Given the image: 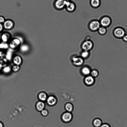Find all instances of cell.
Masks as SVG:
<instances>
[{
	"mask_svg": "<svg viewBox=\"0 0 127 127\" xmlns=\"http://www.w3.org/2000/svg\"><path fill=\"white\" fill-rule=\"evenodd\" d=\"M114 34L116 37L118 38L123 37L125 34L124 30L121 28H117L114 31Z\"/></svg>",
	"mask_w": 127,
	"mask_h": 127,
	"instance_id": "obj_1",
	"label": "cell"
},
{
	"mask_svg": "<svg viewBox=\"0 0 127 127\" xmlns=\"http://www.w3.org/2000/svg\"><path fill=\"white\" fill-rule=\"evenodd\" d=\"M100 23L99 21L97 20H94L90 22L89 26L91 30L95 31L99 29L100 27Z\"/></svg>",
	"mask_w": 127,
	"mask_h": 127,
	"instance_id": "obj_2",
	"label": "cell"
},
{
	"mask_svg": "<svg viewBox=\"0 0 127 127\" xmlns=\"http://www.w3.org/2000/svg\"><path fill=\"white\" fill-rule=\"evenodd\" d=\"M93 45L92 42L90 40H87L83 43L82 48L84 51H88L92 48Z\"/></svg>",
	"mask_w": 127,
	"mask_h": 127,
	"instance_id": "obj_3",
	"label": "cell"
},
{
	"mask_svg": "<svg viewBox=\"0 0 127 127\" xmlns=\"http://www.w3.org/2000/svg\"><path fill=\"white\" fill-rule=\"evenodd\" d=\"M67 0H57L55 5L57 9H61L66 7Z\"/></svg>",
	"mask_w": 127,
	"mask_h": 127,
	"instance_id": "obj_4",
	"label": "cell"
},
{
	"mask_svg": "<svg viewBox=\"0 0 127 127\" xmlns=\"http://www.w3.org/2000/svg\"><path fill=\"white\" fill-rule=\"evenodd\" d=\"M111 22L110 18L108 17H103L101 20L100 24L103 27H106L109 26Z\"/></svg>",
	"mask_w": 127,
	"mask_h": 127,
	"instance_id": "obj_5",
	"label": "cell"
},
{
	"mask_svg": "<svg viewBox=\"0 0 127 127\" xmlns=\"http://www.w3.org/2000/svg\"><path fill=\"white\" fill-rule=\"evenodd\" d=\"M72 61L74 64L78 66L82 65L84 62L83 58L80 57H74L72 58Z\"/></svg>",
	"mask_w": 127,
	"mask_h": 127,
	"instance_id": "obj_6",
	"label": "cell"
},
{
	"mask_svg": "<svg viewBox=\"0 0 127 127\" xmlns=\"http://www.w3.org/2000/svg\"><path fill=\"white\" fill-rule=\"evenodd\" d=\"M66 7L67 10L69 12L73 11L75 8V4L67 0Z\"/></svg>",
	"mask_w": 127,
	"mask_h": 127,
	"instance_id": "obj_7",
	"label": "cell"
},
{
	"mask_svg": "<svg viewBox=\"0 0 127 127\" xmlns=\"http://www.w3.org/2000/svg\"><path fill=\"white\" fill-rule=\"evenodd\" d=\"M20 40L18 39H15L12 41L10 44V47L12 48H14L17 47L20 44Z\"/></svg>",
	"mask_w": 127,
	"mask_h": 127,
	"instance_id": "obj_8",
	"label": "cell"
},
{
	"mask_svg": "<svg viewBox=\"0 0 127 127\" xmlns=\"http://www.w3.org/2000/svg\"><path fill=\"white\" fill-rule=\"evenodd\" d=\"M4 28L6 29H10L12 28L13 24L12 21L8 20L4 22Z\"/></svg>",
	"mask_w": 127,
	"mask_h": 127,
	"instance_id": "obj_9",
	"label": "cell"
},
{
	"mask_svg": "<svg viewBox=\"0 0 127 127\" xmlns=\"http://www.w3.org/2000/svg\"><path fill=\"white\" fill-rule=\"evenodd\" d=\"M72 116L70 113H66L63 115V119L64 121L66 122L70 121L71 119Z\"/></svg>",
	"mask_w": 127,
	"mask_h": 127,
	"instance_id": "obj_10",
	"label": "cell"
},
{
	"mask_svg": "<svg viewBox=\"0 0 127 127\" xmlns=\"http://www.w3.org/2000/svg\"><path fill=\"white\" fill-rule=\"evenodd\" d=\"M94 79L92 76H87L85 79L86 83L88 85L92 84L94 82Z\"/></svg>",
	"mask_w": 127,
	"mask_h": 127,
	"instance_id": "obj_11",
	"label": "cell"
},
{
	"mask_svg": "<svg viewBox=\"0 0 127 127\" xmlns=\"http://www.w3.org/2000/svg\"><path fill=\"white\" fill-rule=\"evenodd\" d=\"M13 62L17 65H19L21 64V57L19 56H16L13 59Z\"/></svg>",
	"mask_w": 127,
	"mask_h": 127,
	"instance_id": "obj_12",
	"label": "cell"
},
{
	"mask_svg": "<svg viewBox=\"0 0 127 127\" xmlns=\"http://www.w3.org/2000/svg\"><path fill=\"white\" fill-rule=\"evenodd\" d=\"M47 101L49 105H52L56 103V99L54 97L51 96L48 98Z\"/></svg>",
	"mask_w": 127,
	"mask_h": 127,
	"instance_id": "obj_13",
	"label": "cell"
},
{
	"mask_svg": "<svg viewBox=\"0 0 127 127\" xmlns=\"http://www.w3.org/2000/svg\"><path fill=\"white\" fill-rule=\"evenodd\" d=\"M91 4L93 7L96 8L98 7L100 4V0H91Z\"/></svg>",
	"mask_w": 127,
	"mask_h": 127,
	"instance_id": "obj_14",
	"label": "cell"
},
{
	"mask_svg": "<svg viewBox=\"0 0 127 127\" xmlns=\"http://www.w3.org/2000/svg\"><path fill=\"white\" fill-rule=\"evenodd\" d=\"M81 71L83 74L85 75H88L91 72L90 69L89 68L87 67H83Z\"/></svg>",
	"mask_w": 127,
	"mask_h": 127,
	"instance_id": "obj_15",
	"label": "cell"
},
{
	"mask_svg": "<svg viewBox=\"0 0 127 127\" xmlns=\"http://www.w3.org/2000/svg\"><path fill=\"white\" fill-rule=\"evenodd\" d=\"M10 37V35L8 33L3 34L2 36V39L4 42H7Z\"/></svg>",
	"mask_w": 127,
	"mask_h": 127,
	"instance_id": "obj_16",
	"label": "cell"
},
{
	"mask_svg": "<svg viewBox=\"0 0 127 127\" xmlns=\"http://www.w3.org/2000/svg\"><path fill=\"white\" fill-rule=\"evenodd\" d=\"M102 124L101 120L99 119L95 120L94 122V124L96 127H100L102 125Z\"/></svg>",
	"mask_w": 127,
	"mask_h": 127,
	"instance_id": "obj_17",
	"label": "cell"
},
{
	"mask_svg": "<svg viewBox=\"0 0 127 127\" xmlns=\"http://www.w3.org/2000/svg\"><path fill=\"white\" fill-rule=\"evenodd\" d=\"M12 51L11 49H9L6 55L7 59L8 60H10L12 57Z\"/></svg>",
	"mask_w": 127,
	"mask_h": 127,
	"instance_id": "obj_18",
	"label": "cell"
},
{
	"mask_svg": "<svg viewBox=\"0 0 127 127\" xmlns=\"http://www.w3.org/2000/svg\"><path fill=\"white\" fill-rule=\"evenodd\" d=\"M98 30L99 33L101 35L105 34L106 33L107 30L105 27L103 26L100 27Z\"/></svg>",
	"mask_w": 127,
	"mask_h": 127,
	"instance_id": "obj_19",
	"label": "cell"
},
{
	"mask_svg": "<svg viewBox=\"0 0 127 127\" xmlns=\"http://www.w3.org/2000/svg\"><path fill=\"white\" fill-rule=\"evenodd\" d=\"M7 60L6 59L1 57L0 58V64L1 65L2 67L5 66L7 64Z\"/></svg>",
	"mask_w": 127,
	"mask_h": 127,
	"instance_id": "obj_20",
	"label": "cell"
},
{
	"mask_svg": "<svg viewBox=\"0 0 127 127\" xmlns=\"http://www.w3.org/2000/svg\"><path fill=\"white\" fill-rule=\"evenodd\" d=\"M44 106V103L42 102H38L37 105V109L40 111H42L43 109Z\"/></svg>",
	"mask_w": 127,
	"mask_h": 127,
	"instance_id": "obj_21",
	"label": "cell"
},
{
	"mask_svg": "<svg viewBox=\"0 0 127 127\" xmlns=\"http://www.w3.org/2000/svg\"><path fill=\"white\" fill-rule=\"evenodd\" d=\"M20 49L22 52H25L28 50L29 47L26 45H23L21 47Z\"/></svg>",
	"mask_w": 127,
	"mask_h": 127,
	"instance_id": "obj_22",
	"label": "cell"
},
{
	"mask_svg": "<svg viewBox=\"0 0 127 127\" xmlns=\"http://www.w3.org/2000/svg\"><path fill=\"white\" fill-rule=\"evenodd\" d=\"M89 55V53L88 51H84L82 53L81 56L83 58H86L88 57Z\"/></svg>",
	"mask_w": 127,
	"mask_h": 127,
	"instance_id": "obj_23",
	"label": "cell"
},
{
	"mask_svg": "<svg viewBox=\"0 0 127 127\" xmlns=\"http://www.w3.org/2000/svg\"><path fill=\"white\" fill-rule=\"evenodd\" d=\"M39 98L42 101H45L47 98L46 95L44 93H42L39 95Z\"/></svg>",
	"mask_w": 127,
	"mask_h": 127,
	"instance_id": "obj_24",
	"label": "cell"
},
{
	"mask_svg": "<svg viewBox=\"0 0 127 127\" xmlns=\"http://www.w3.org/2000/svg\"><path fill=\"white\" fill-rule=\"evenodd\" d=\"M66 108L67 111H71L72 110L73 107H72V106L71 104L68 103L66 105Z\"/></svg>",
	"mask_w": 127,
	"mask_h": 127,
	"instance_id": "obj_25",
	"label": "cell"
},
{
	"mask_svg": "<svg viewBox=\"0 0 127 127\" xmlns=\"http://www.w3.org/2000/svg\"><path fill=\"white\" fill-rule=\"evenodd\" d=\"M91 72L92 76L93 77H96L99 74L98 71L96 70H93Z\"/></svg>",
	"mask_w": 127,
	"mask_h": 127,
	"instance_id": "obj_26",
	"label": "cell"
},
{
	"mask_svg": "<svg viewBox=\"0 0 127 127\" xmlns=\"http://www.w3.org/2000/svg\"><path fill=\"white\" fill-rule=\"evenodd\" d=\"M8 47V44L6 43H2L0 44V48L2 49H7Z\"/></svg>",
	"mask_w": 127,
	"mask_h": 127,
	"instance_id": "obj_27",
	"label": "cell"
},
{
	"mask_svg": "<svg viewBox=\"0 0 127 127\" xmlns=\"http://www.w3.org/2000/svg\"><path fill=\"white\" fill-rule=\"evenodd\" d=\"M3 70L4 71L5 73H8L10 71L11 68L9 67H7L4 68Z\"/></svg>",
	"mask_w": 127,
	"mask_h": 127,
	"instance_id": "obj_28",
	"label": "cell"
},
{
	"mask_svg": "<svg viewBox=\"0 0 127 127\" xmlns=\"http://www.w3.org/2000/svg\"><path fill=\"white\" fill-rule=\"evenodd\" d=\"M20 67L19 66L16 65L13 66L12 67V70L13 71L16 72L20 69Z\"/></svg>",
	"mask_w": 127,
	"mask_h": 127,
	"instance_id": "obj_29",
	"label": "cell"
},
{
	"mask_svg": "<svg viewBox=\"0 0 127 127\" xmlns=\"http://www.w3.org/2000/svg\"><path fill=\"white\" fill-rule=\"evenodd\" d=\"M42 113L44 115L46 116L48 115V112L46 110H44L42 111Z\"/></svg>",
	"mask_w": 127,
	"mask_h": 127,
	"instance_id": "obj_30",
	"label": "cell"
},
{
	"mask_svg": "<svg viewBox=\"0 0 127 127\" xmlns=\"http://www.w3.org/2000/svg\"><path fill=\"white\" fill-rule=\"evenodd\" d=\"M100 127H110V126L107 124H104L102 125Z\"/></svg>",
	"mask_w": 127,
	"mask_h": 127,
	"instance_id": "obj_31",
	"label": "cell"
},
{
	"mask_svg": "<svg viewBox=\"0 0 127 127\" xmlns=\"http://www.w3.org/2000/svg\"><path fill=\"white\" fill-rule=\"evenodd\" d=\"M4 19L3 17H0V22H4Z\"/></svg>",
	"mask_w": 127,
	"mask_h": 127,
	"instance_id": "obj_32",
	"label": "cell"
},
{
	"mask_svg": "<svg viewBox=\"0 0 127 127\" xmlns=\"http://www.w3.org/2000/svg\"><path fill=\"white\" fill-rule=\"evenodd\" d=\"M123 39L125 41L127 42V35H125L123 37Z\"/></svg>",
	"mask_w": 127,
	"mask_h": 127,
	"instance_id": "obj_33",
	"label": "cell"
},
{
	"mask_svg": "<svg viewBox=\"0 0 127 127\" xmlns=\"http://www.w3.org/2000/svg\"><path fill=\"white\" fill-rule=\"evenodd\" d=\"M3 29V26L1 24H0V31H1Z\"/></svg>",
	"mask_w": 127,
	"mask_h": 127,
	"instance_id": "obj_34",
	"label": "cell"
},
{
	"mask_svg": "<svg viewBox=\"0 0 127 127\" xmlns=\"http://www.w3.org/2000/svg\"><path fill=\"white\" fill-rule=\"evenodd\" d=\"M4 55V54L2 52H0V57H2Z\"/></svg>",
	"mask_w": 127,
	"mask_h": 127,
	"instance_id": "obj_35",
	"label": "cell"
},
{
	"mask_svg": "<svg viewBox=\"0 0 127 127\" xmlns=\"http://www.w3.org/2000/svg\"><path fill=\"white\" fill-rule=\"evenodd\" d=\"M0 127H3V125L0 122Z\"/></svg>",
	"mask_w": 127,
	"mask_h": 127,
	"instance_id": "obj_36",
	"label": "cell"
},
{
	"mask_svg": "<svg viewBox=\"0 0 127 127\" xmlns=\"http://www.w3.org/2000/svg\"><path fill=\"white\" fill-rule=\"evenodd\" d=\"M2 67V66L0 64V70L1 68V67Z\"/></svg>",
	"mask_w": 127,
	"mask_h": 127,
	"instance_id": "obj_37",
	"label": "cell"
}]
</instances>
